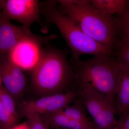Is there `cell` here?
<instances>
[{"label":"cell","instance_id":"obj_7","mask_svg":"<svg viewBox=\"0 0 129 129\" xmlns=\"http://www.w3.org/2000/svg\"><path fill=\"white\" fill-rule=\"evenodd\" d=\"M77 97L76 91L40 98L36 100L24 101L16 106L20 119L34 114L42 115L63 110Z\"/></svg>","mask_w":129,"mask_h":129},{"label":"cell","instance_id":"obj_15","mask_svg":"<svg viewBox=\"0 0 129 129\" xmlns=\"http://www.w3.org/2000/svg\"><path fill=\"white\" fill-rule=\"evenodd\" d=\"M85 109L84 105L76 98L73 104L65 108L63 111L68 116L74 120L90 127H95V125L94 124L90 121L87 116Z\"/></svg>","mask_w":129,"mask_h":129},{"label":"cell","instance_id":"obj_9","mask_svg":"<svg viewBox=\"0 0 129 129\" xmlns=\"http://www.w3.org/2000/svg\"><path fill=\"white\" fill-rule=\"evenodd\" d=\"M0 76L16 106L23 101L27 82L22 69L9 57L0 59Z\"/></svg>","mask_w":129,"mask_h":129},{"label":"cell","instance_id":"obj_23","mask_svg":"<svg viewBox=\"0 0 129 129\" xmlns=\"http://www.w3.org/2000/svg\"><path fill=\"white\" fill-rule=\"evenodd\" d=\"M2 107V102L0 99V115H1V111ZM0 129H1V122H0Z\"/></svg>","mask_w":129,"mask_h":129},{"label":"cell","instance_id":"obj_5","mask_svg":"<svg viewBox=\"0 0 129 129\" xmlns=\"http://www.w3.org/2000/svg\"><path fill=\"white\" fill-rule=\"evenodd\" d=\"M77 97L101 129H116L119 120L115 118L117 110L114 102L87 83L79 85Z\"/></svg>","mask_w":129,"mask_h":129},{"label":"cell","instance_id":"obj_18","mask_svg":"<svg viewBox=\"0 0 129 129\" xmlns=\"http://www.w3.org/2000/svg\"><path fill=\"white\" fill-rule=\"evenodd\" d=\"M27 118L30 129H47L48 128L41 115L34 114L28 116Z\"/></svg>","mask_w":129,"mask_h":129},{"label":"cell","instance_id":"obj_17","mask_svg":"<svg viewBox=\"0 0 129 129\" xmlns=\"http://www.w3.org/2000/svg\"><path fill=\"white\" fill-rule=\"evenodd\" d=\"M113 55L119 61L129 66V44L119 41Z\"/></svg>","mask_w":129,"mask_h":129},{"label":"cell","instance_id":"obj_3","mask_svg":"<svg viewBox=\"0 0 129 129\" xmlns=\"http://www.w3.org/2000/svg\"><path fill=\"white\" fill-rule=\"evenodd\" d=\"M40 13L44 17V23L46 32L51 23L55 25L69 47L72 57L79 59L83 54L95 56L112 54L107 46L86 34L76 22L58 9L55 1L40 2Z\"/></svg>","mask_w":129,"mask_h":129},{"label":"cell","instance_id":"obj_2","mask_svg":"<svg viewBox=\"0 0 129 129\" xmlns=\"http://www.w3.org/2000/svg\"><path fill=\"white\" fill-rule=\"evenodd\" d=\"M55 1L60 12L72 18L86 34L108 47L113 54L119 42L115 16L103 14L92 6L90 0Z\"/></svg>","mask_w":129,"mask_h":129},{"label":"cell","instance_id":"obj_25","mask_svg":"<svg viewBox=\"0 0 129 129\" xmlns=\"http://www.w3.org/2000/svg\"><path fill=\"white\" fill-rule=\"evenodd\" d=\"M1 0H0V14H1Z\"/></svg>","mask_w":129,"mask_h":129},{"label":"cell","instance_id":"obj_16","mask_svg":"<svg viewBox=\"0 0 129 129\" xmlns=\"http://www.w3.org/2000/svg\"><path fill=\"white\" fill-rule=\"evenodd\" d=\"M118 39L123 43L129 44V0L120 13L116 15Z\"/></svg>","mask_w":129,"mask_h":129},{"label":"cell","instance_id":"obj_22","mask_svg":"<svg viewBox=\"0 0 129 129\" xmlns=\"http://www.w3.org/2000/svg\"><path fill=\"white\" fill-rule=\"evenodd\" d=\"M52 129H67V128H54ZM101 129L99 128V127H97L96 126H95V127H94V128H82V129Z\"/></svg>","mask_w":129,"mask_h":129},{"label":"cell","instance_id":"obj_19","mask_svg":"<svg viewBox=\"0 0 129 129\" xmlns=\"http://www.w3.org/2000/svg\"><path fill=\"white\" fill-rule=\"evenodd\" d=\"M11 129H30L27 121L20 124H17Z\"/></svg>","mask_w":129,"mask_h":129},{"label":"cell","instance_id":"obj_14","mask_svg":"<svg viewBox=\"0 0 129 129\" xmlns=\"http://www.w3.org/2000/svg\"><path fill=\"white\" fill-rule=\"evenodd\" d=\"M128 0H90L92 6L103 14L114 16L122 11Z\"/></svg>","mask_w":129,"mask_h":129},{"label":"cell","instance_id":"obj_4","mask_svg":"<svg viewBox=\"0 0 129 129\" xmlns=\"http://www.w3.org/2000/svg\"><path fill=\"white\" fill-rule=\"evenodd\" d=\"M70 62L75 74L77 87L80 84H89L115 103L119 68V62L115 56L105 54L86 61L72 57Z\"/></svg>","mask_w":129,"mask_h":129},{"label":"cell","instance_id":"obj_8","mask_svg":"<svg viewBox=\"0 0 129 129\" xmlns=\"http://www.w3.org/2000/svg\"><path fill=\"white\" fill-rule=\"evenodd\" d=\"M58 37L55 34L47 36L35 34L22 26L14 25L0 17V59L9 57L12 50L22 41L33 40L44 46Z\"/></svg>","mask_w":129,"mask_h":129},{"label":"cell","instance_id":"obj_24","mask_svg":"<svg viewBox=\"0 0 129 129\" xmlns=\"http://www.w3.org/2000/svg\"><path fill=\"white\" fill-rule=\"evenodd\" d=\"M2 81L1 79V76H0V86L2 85Z\"/></svg>","mask_w":129,"mask_h":129},{"label":"cell","instance_id":"obj_20","mask_svg":"<svg viewBox=\"0 0 129 129\" xmlns=\"http://www.w3.org/2000/svg\"><path fill=\"white\" fill-rule=\"evenodd\" d=\"M122 121L124 125L129 129V113L125 116V117Z\"/></svg>","mask_w":129,"mask_h":129},{"label":"cell","instance_id":"obj_10","mask_svg":"<svg viewBox=\"0 0 129 129\" xmlns=\"http://www.w3.org/2000/svg\"><path fill=\"white\" fill-rule=\"evenodd\" d=\"M43 46L33 40L22 41L12 50L9 58L22 69L30 71L38 62Z\"/></svg>","mask_w":129,"mask_h":129},{"label":"cell","instance_id":"obj_1","mask_svg":"<svg viewBox=\"0 0 129 129\" xmlns=\"http://www.w3.org/2000/svg\"><path fill=\"white\" fill-rule=\"evenodd\" d=\"M45 46L30 71L32 93L40 98L77 90L75 74L67 57L68 48L61 49L49 43Z\"/></svg>","mask_w":129,"mask_h":129},{"label":"cell","instance_id":"obj_6","mask_svg":"<svg viewBox=\"0 0 129 129\" xmlns=\"http://www.w3.org/2000/svg\"><path fill=\"white\" fill-rule=\"evenodd\" d=\"M40 2L38 0H1L0 17L8 22L17 21L29 30L32 24L37 23L41 27L42 32H46L40 16Z\"/></svg>","mask_w":129,"mask_h":129},{"label":"cell","instance_id":"obj_12","mask_svg":"<svg viewBox=\"0 0 129 129\" xmlns=\"http://www.w3.org/2000/svg\"><path fill=\"white\" fill-rule=\"evenodd\" d=\"M0 99L2 104L0 115L1 129H11L17 125L20 118L14 100L2 85L0 86Z\"/></svg>","mask_w":129,"mask_h":129},{"label":"cell","instance_id":"obj_13","mask_svg":"<svg viewBox=\"0 0 129 129\" xmlns=\"http://www.w3.org/2000/svg\"><path fill=\"white\" fill-rule=\"evenodd\" d=\"M48 127L71 129L92 128L82 123L74 120L65 113L63 110L41 115Z\"/></svg>","mask_w":129,"mask_h":129},{"label":"cell","instance_id":"obj_21","mask_svg":"<svg viewBox=\"0 0 129 129\" xmlns=\"http://www.w3.org/2000/svg\"><path fill=\"white\" fill-rule=\"evenodd\" d=\"M116 129H128L127 128L124 124L122 120H119L118 124Z\"/></svg>","mask_w":129,"mask_h":129},{"label":"cell","instance_id":"obj_11","mask_svg":"<svg viewBox=\"0 0 129 129\" xmlns=\"http://www.w3.org/2000/svg\"><path fill=\"white\" fill-rule=\"evenodd\" d=\"M118 61L119 68L115 105L119 120H122L129 113V66Z\"/></svg>","mask_w":129,"mask_h":129}]
</instances>
